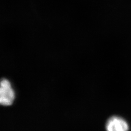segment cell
Returning a JSON list of instances; mask_svg holds the SVG:
<instances>
[{
  "mask_svg": "<svg viewBox=\"0 0 131 131\" xmlns=\"http://www.w3.org/2000/svg\"><path fill=\"white\" fill-rule=\"evenodd\" d=\"M106 131H128L129 126L127 121L119 116L109 118L105 125Z\"/></svg>",
  "mask_w": 131,
  "mask_h": 131,
  "instance_id": "2",
  "label": "cell"
},
{
  "mask_svg": "<svg viewBox=\"0 0 131 131\" xmlns=\"http://www.w3.org/2000/svg\"><path fill=\"white\" fill-rule=\"evenodd\" d=\"M15 98L14 90L9 80L2 79L0 80V105H10L13 103Z\"/></svg>",
  "mask_w": 131,
  "mask_h": 131,
  "instance_id": "1",
  "label": "cell"
}]
</instances>
